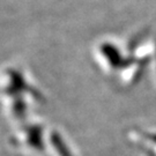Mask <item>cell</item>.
Here are the masks:
<instances>
[{
	"label": "cell",
	"mask_w": 156,
	"mask_h": 156,
	"mask_svg": "<svg viewBox=\"0 0 156 156\" xmlns=\"http://www.w3.org/2000/svg\"><path fill=\"white\" fill-rule=\"evenodd\" d=\"M52 142H53L55 148L57 149V151L59 153L60 156H72V154L67 151L64 141L62 140V138H59L58 134H53V135H52Z\"/></svg>",
	"instance_id": "obj_1"
},
{
	"label": "cell",
	"mask_w": 156,
	"mask_h": 156,
	"mask_svg": "<svg viewBox=\"0 0 156 156\" xmlns=\"http://www.w3.org/2000/svg\"><path fill=\"white\" fill-rule=\"evenodd\" d=\"M29 144L36 148L41 147V141H39V131L37 128H31L29 131Z\"/></svg>",
	"instance_id": "obj_2"
}]
</instances>
